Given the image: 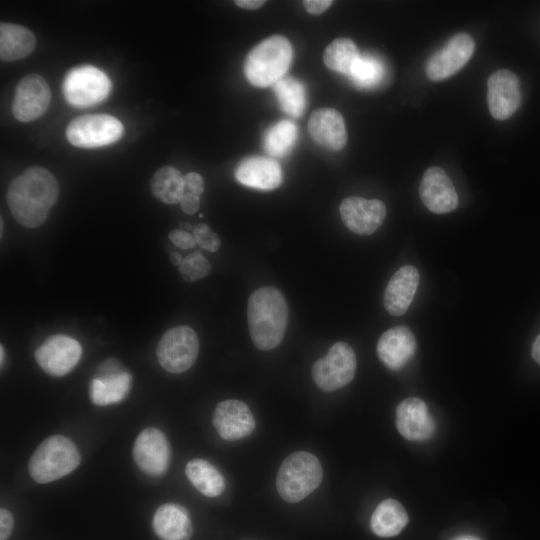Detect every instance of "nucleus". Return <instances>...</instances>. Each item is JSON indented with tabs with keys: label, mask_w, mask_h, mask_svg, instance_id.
<instances>
[{
	"label": "nucleus",
	"mask_w": 540,
	"mask_h": 540,
	"mask_svg": "<svg viewBox=\"0 0 540 540\" xmlns=\"http://www.w3.org/2000/svg\"><path fill=\"white\" fill-rule=\"evenodd\" d=\"M58 195L55 176L46 168L31 166L11 181L6 201L18 223L35 228L46 220Z\"/></svg>",
	"instance_id": "1"
},
{
	"label": "nucleus",
	"mask_w": 540,
	"mask_h": 540,
	"mask_svg": "<svg viewBox=\"0 0 540 540\" xmlns=\"http://www.w3.org/2000/svg\"><path fill=\"white\" fill-rule=\"evenodd\" d=\"M247 318L254 345L263 351L276 348L287 327L288 308L284 296L274 287L256 289L248 300Z\"/></svg>",
	"instance_id": "2"
},
{
	"label": "nucleus",
	"mask_w": 540,
	"mask_h": 540,
	"mask_svg": "<svg viewBox=\"0 0 540 540\" xmlns=\"http://www.w3.org/2000/svg\"><path fill=\"white\" fill-rule=\"evenodd\" d=\"M293 57L292 46L281 35L270 36L256 45L247 55L244 73L256 87H268L282 79Z\"/></svg>",
	"instance_id": "3"
},
{
	"label": "nucleus",
	"mask_w": 540,
	"mask_h": 540,
	"mask_svg": "<svg viewBox=\"0 0 540 540\" xmlns=\"http://www.w3.org/2000/svg\"><path fill=\"white\" fill-rule=\"evenodd\" d=\"M323 478L322 466L312 453L298 451L289 455L279 467L276 487L288 503H297L311 494Z\"/></svg>",
	"instance_id": "4"
},
{
	"label": "nucleus",
	"mask_w": 540,
	"mask_h": 540,
	"mask_svg": "<svg viewBox=\"0 0 540 540\" xmlns=\"http://www.w3.org/2000/svg\"><path fill=\"white\" fill-rule=\"evenodd\" d=\"M80 461L75 444L65 436L54 435L36 448L30 457L28 469L36 482L44 484L68 475L79 466Z\"/></svg>",
	"instance_id": "5"
},
{
	"label": "nucleus",
	"mask_w": 540,
	"mask_h": 540,
	"mask_svg": "<svg viewBox=\"0 0 540 540\" xmlns=\"http://www.w3.org/2000/svg\"><path fill=\"white\" fill-rule=\"evenodd\" d=\"M111 90V81L101 69L92 65L71 68L62 82L65 100L75 107H89L105 100Z\"/></svg>",
	"instance_id": "6"
},
{
	"label": "nucleus",
	"mask_w": 540,
	"mask_h": 540,
	"mask_svg": "<svg viewBox=\"0 0 540 540\" xmlns=\"http://www.w3.org/2000/svg\"><path fill=\"white\" fill-rule=\"evenodd\" d=\"M123 124L109 114H88L73 118L66 127V138L79 148H98L118 141Z\"/></svg>",
	"instance_id": "7"
},
{
	"label": "nucleus",
	"mask_w": 540,
	"mask_h": 540,
	"mask_svg": "<svg viewBox=\"0 0 540 540\" xmlns=\"http://www.w3.org/2000/svg\"><path fill=\"white\" fill-rule=\"evenodd\" d=\"M357 359L352 347L345 342L335 343L325 357L312 366V378L323 391H334L350 383L355 376Z\"/></svg>",
	"instance_id": "8"
},
{
	"label": "nucleus",
	"mask_w": 540,
	"mask_h": 540,
	"mask_svg": "<svg viewBox=\"0 0 540 540\" xmlns=\"http://www.w3.org/2000/svg\"><path fill=\"white\" fill-rule=\"evenodd\" d=\"M199 339L188 326H176L166 331L157 346V358L168 372L178 374L188 370L196 361Z\"/></svg>",
	"instance_id": "9"
},
{
	"label": "nucleus",
	"mask_w": 540,
	"mask_h": 540,
	"mask_svg": "<svg viewBox=\"0 0 540 540\" xmlns=\"http://www.w3.org/2000/svg\"><path fill=\"white\" fill-rule=\"evenodd\" d=\"M50 101L51 91L46 80L38 74H30L15 88L12 113L21 122L33 121L46 112Z\"/></svg>",
	"instance_id": "10"
},
{
	"label": "nucleus",
	"mask_w": 540,
	"mask_h": 540,
	"mask_svg": "<svg viewBox=\"0 0 540 540\" xmlns=\"http://www.w3.org/2000/svg\"><path fill=\"white\" fill-rule=\"evenodd\" d=\"M475 49L472 37L466 33L454 35L444 47L426 62L425 72L431 81L449 78L459 71L471 58Z\"/></svg>",
	"instance_id": "11"
},
{
	"label": "nucleus",
	"mask_w": 540,
	"mask_h": 540,
	"mask_svg": "<svg viewBox=\"0 0 540 540\" xmlns=\"http://www.w3.org/2000/svg\"><path fill=\"white\" fill-rule=\"evenodd\" d=\"M82 347L69 336L54 335L48 338L35 351L39 366L51 376H64L79 362Z\"/></svg>",
	"instance_id": "12"
},
{
	"label": "nucleus",
	"mask_w": 540,
	"mask_h": 540,
	"mask_svg": "<svg viewBox=\"0 0 540 540\" xmlns=\"http://www.w3.org/2000/svg\"><path fill=\"white\" fill-rule=\"evenodd\" d=\"M133 458L137 466L146 474L163 475L171 459V449L167 438L156 428L144 429L134 442Z\"/></svg>",
	"instance_id": "13"
},
{
	"label": "nucleus",
	"mask_w": 540,
	"mask_h": 540,
	"mask_svg": "<svg viewBox=\"0 0 540 540\" xmlns=\"http://www.w3.org/2000/svg\"><path fill=\"white\" fill-rule=\"evenodd\" d=\"M487 100L493 118H510L521 103L520 81L515 73L507 69L494 72L487 82Z\"/></svg>",
	"instance_id": "14"
},
{
	"label": "nucleus",
	"mask_w": 540,
	"mask_h": 540,
	"mask_svg": "<svg viewBox=\"0 0 540 540\" xmlns=\"http://www.w3.org/2000/svg\"><path fill=\"white\" fill-rule=\"evenodd\" d=\"M340 215L350 231L358 235H370L382 225L386 217V206L377 199L352 196L341 202Z\"/></svg>",
	"instance_id": "15"
},
{
	"label": "nucleus",
	"mask_w": 540,
	"mask_h": 540,
	"mask_svg": "<svg viewBox=\"0 0 540 540\" xmlns=\"http://www.w3.org/2000/svg\"><path fill=\"white\" fill-rule=\"evenodd\" d=\"M255 418L244 402L227 399L217 404L213 413V426L226 441L240 440L255 429Z\"/></svg>",
	"instance_id": "16"
},
{
	"label": "nucleus",
	"mask_w": 540,
	"mask_h": 540,
	"mask_svg": "<svg viewBox=\"0 0 540 540\" xmlns=\"http://www.w3.org/2000/svg\"><path fill=\"white\" fill-rule=\"evenodd\" d=\"M419 195L426 208L437 214L455 210L459 202L450 177L438 166L425 171L419 186Z\"/></svg>",
	"instance_id": "17"
},
{
	"label": "nucleus",
	"mask_w": 540,
	"mask_h": 540,
	"mask_svg": "<svg viewBox=\"0 0 540 540\" xmlns=\"http://www.w3.org/2000/svg\"><path fill=\"white\" fill-rule=\"evenodd\" d=\"M396 427L410 441H425L435 433L436 425L425 402L417 397L404 399L396 409Z\"/></svg>",
	"instance_id": "18"
},
{
	"label": "nucleus",
	"mask_w": 540,
	"mask_h": 540,
	"mask_svg": "<svg viewBox=\"0 0 540 540\" xmlns=\"http://www.w3.org/2000/svg\"><path fill=\"white\" fill-rule=\"evenodd\" d=\"M416 339L406 326H395L385 331L377 342V354L386 367L402 369L414 356Z\"/></svg>",
	"instance_id": "19"
},
{
	"label": "nucleus",
	"mask_w": 540,
	"mask_h": 540,
	"mask_svg": "<svg viewBox=\"0 0 540 540\" xmlns=\"http://www.w3.org/2000/svg\"><path fill=\"white\" fill-rule=\"evenodd\" d=\"M308 130L313 140L330 151H340L347 142L343 116L332 108H320L312 112Z\"/></svg>",
	"instance_id": "20"
},
{
	"label": "nucleus",
	"mask_w": 540,
	"mask_h": 540,
	"mask_svg": "<svg viewBox=\"0 0 540 540\" xmlns=\"http://www.w3.org/2000/svg\"><path fill=\"white\" fill-rule=\"evenodd\" d=\"M419 272L412 265L399 268L389 280L383 303L393 316L403 315L409 308L419 284Z\"/></svg>",
	"instance_id": "21"
},
{
	"label": "nucleus",
	"mask_w": 540,
	"mask_h": 540,
	"mask_svg": "<svg viewBox=\"0 0 540 540\" xmlns=\"http://www.w3.org/2000/svg\"><path fill=\"white\" fill-rule=\"evenodd\" d=\"M235 177L245 186L259 190H273L282 182V171L275 160L254 156L239 163Z\"/></svg>",
	"instance_id": "22"
},
{
	"label": "nucleus",
	"mask_w": 540,
	"mask_h": 540,
	"mask_svg": "<svg viewBox=\"0 0 540 540\" xmlns=\"http://www.w3.org/2000/svg\"><path fill=\"white\" fill-rule=\"evenodd\" d=\"M153 529L161 540H190L193 525L187 510L177 504H163L154 514Z\"/></svg>",
	"instance_id": "23"
},
{
	"label": "nucleus",
	"mask_w": 540,
	"mask_h": 540,
	"mask_svg": "<svg viewBox=\"0 0 540 540\" xmlns=\"http://www.w3.org/2000/svg\"><path fill=\"white\" fill-rule=\"evenodd\" d=\"M35 46V36L28 28L14 23H0V58L2 61L23 59L31 54Z\"/></svg>",
	"instance_id": "24"
},
{
	"label": "nucleus",
	"mask_w": 540,
	"mask_h": 540,
	"mask_svg": "<svg viewBox=\"0 0 540 540\" xmlns=\"http://www.w3.org/2000/svg\"><path fill=\"white\" fill-rule=\"evenodd\" d=\"M132 377L127 372H114L94 378L90 382L89 395L93 404L106 406L121 402L129 393Z\"/></svg>",
	"instance_id": "25"
},
{
	"label": "nucleus",
	"mask_w": 540,
	"mask_h": 540,
	"mask_svg": "<svg viewBox=\"0 0 540 540\" xmlns=\"http://www.w3.org/2000/svg\"><path fill=\"white\" fill-rule=\"evenodd\" d=\"M408 523V515L400 502L386 499L374 510L370 526L373 533L379 537L398 535Z\"/></svg>",
	"instance_id": "26"
},
{
	"label": "nucleus",
	"mask_w": 540,
	"mask_h": 540,
	"mask_svg": "<svg viewBox=\"0 0 540 540\" xmlns=\"http://www.w3.org/2000/svg\"><path fill=\"white\" fill-rule=\"evenodd\" d=\"M185 474L191 484L207 497H217L225 489V479L214 465L204 459H193L186 464Z\"/></svg>",
	"instance_id": "27"
},
{
	"label": "nucleus",
	"mask_w": 540,
	"mask_h": 540,
	"mask_svg": "<svg viewBox=\"0 0 540 540\" xmlns=\"http://www.w3.org/2000/svg\"><path fill=\"white\" fill-rule=\"evenodd\" d=\"M150 189L165 204L179 203L185 192L184 176L172 166H163L152 176Z\"/></svg>",
	"instance_id": "28"
},
{
	"label": "nucleus",
	"mask_w": 540,
	"mask_h": 540,
	"mask_svg": "<svg viewBox=\"0 0 540 540\" xmlns=\"http://www.w3.org/2000/svg\"><path fill=\"white\" fill-rule=\"evenodd\" d=\"M360 57L357 46L348 38L333 40L324 51L325 65L331 70L348 76Z\"/></svg>",
	"instance_id": "29"
},
{
	"label": "nucleus",
	"mask_w": 540,
	"mask_h": 540,
	"mask_svg": "<svg viewBox=\"0 0 540 540\" xmlns=\"http://www.w3.org/2000/svg\"><path fill=\"white\" fill-rule=\"evenodd\" d=\"M273 89L282 110L292 116L299 117L306 106L305 88L301 82L292 77H283L273 85Z\"/></svg>",
	"instance_id": "30"
},
{
	"label": "nucleus",
	"mask_w": 540,
	"mask_h": 540,
	"mask_svg": "<svg viewBox=\"0 0 540 540\" xmlns=\"http://www.w3.org/2000/svg\"><path fill=\"white\" fill-rule=\"evenodd\" d=\"M296 125L289 120H282L271 126L264 137V149L273 157L286 155L297 139Z\"/></svg>",
	"instance_id": "31"
},
{
	"label": "nucleus",
	"mask_w": 540,
	"mask_h": 540,
	"mask_svg": "<svg viewBox=\"0 0 540 540\" xmlns=\"http://www.w3.org/2000/svg\"><path fill=\"white\" fill-rule=\"evenodd\" d=\"M349 76L358 87L371 88L382 81L384 66L375 57L361 56L353 66Z\"/></svg>",
	"instance_id": "32"
},
{
	"label": "nucleus",
	"mask_w": 540,
	"mask_h": 540,
	"mask_svg": "<svg viewBox=\"0 0 540 540\" xmlns=\"http://www.w3.org/2000/svg\"><path fill=\"white\" fill-rule=\"evenodd\" d=\"M211 271V265L200 253L194 252L184 257L179 265L181 277L188 282L205 278Z\"/></svg>",
	"instance_id": "33"
},
{
	"label": "nucleus",
	"mask_w": 540,
	"mask_h": 540,
	"mask_svg": "<svg viewBox=\"0 0 540 540\" xmlns=\"http://www.w3.org/2000/svg\"><path fill=\"white\" fill-rule=\"evenodd\" d=\"M192 235L196 244L209 252H215L220 247L219 236L207 224L199 223L194 226Z\"/></svg>",
	"instance_id": "34"
},
{
	"label": "nucleus",
	"mask_w": 540,
	"mask_h": 540,
	"mask_svg": "<svg viewBox=\"0 0 540 540\" xmlns=\"http://www.w3.org/2000/svg\"><path fill=\"white\" fill-rule=\"evenodd\" d=\"M168 237L174 245L181 249H191L196 245L193 235L182 229H173Z\"/></svg>",
	"instance_id": "35"
},
{
	"label": "nucleus",
	"mask_w": 540,
	"mask_h": 540,
	"mask_svg": "<svg viewBox=\"0 0 540 540\" xmlns=\"http://www.w3.org/2000/svg\"><path fill=\"white\" fill-rule=\"evenodd\" d=\"M185 192L200 196L204 191V180L196 172H189L184 176Z\"/></svg>",
	"instance_id": "36"
},
{
	"label": "nucleus",
	"mask_w": 540,
	"mask_h": 540,
	"mask_svg": "<svg viewBox=\"0 0 540 540\" xmlns=\"http://www.w3.org/2000/svg\"><path fill=\"white\" fill-rule=\"evenodd\" d=\"M12 514L4 508L0 510V540H7L13 529Z\"/></svg>",
	"instance_id": "37"
},
{
	"label": "nucleus",
	"mask_w": 540,
	"mask_h": 540,
	"mask_svg": "<svg viewBox=\"0 0 540 540\" xmlns=\"http://www.w3.org/2000/svg\"><path fill=\"white\" fill-rule=\"evenodd\" d=\"M179 203L181 209L187 214L196 213L200 207L199 197L189 192H184Z\"/></svg>",
	"instance_id": "38"
},
{
	"label": "nucleus",
	"mask_w": 540,
	"mask_h": 540,
	"mask_svg": "<svg viewBox=\"0 0 540 540\" xmlns=\"http://www.w3.org/2000/svg\"><path fill=\"white\" fill-rule=\"evenodd\" d=\"M306 11L313 15L323 13L332 4L331 0H305L302 2Z\"/></svg>",
	"instance_id": "39"
},
{
	"label": "nucleus",
	"mask_w": 540,
	"mask_h": 540,
	"mask_svg": "<svg viewBox=\"0 0 540 540\" xmlns=\"http://www.w3.org/2000/svg\"><path fill=\"white\" fill-rule=\"evenodd\" d=\"M235 4L241 8L256 10L265 4V1L261 0H237Z\"/></svg>",
	"instance_id": "40"
},
{
	"label": "nucleus",
	"mask_w": 540,
	"mask_h": 540,
	"mask_svg": "<svg viewBox=\"0 0 540 540\" xmlns=\"http://www.w3.org/2000/svg\"><path fill=\"white\" fill-rule=\"evenodd\" d=\"M531 355L533 359L540 365V334L535 338L532 344Z\"/></svg>",
	"instance_id": "41"
},
{
	"label": "nucleus",
	"mask_w": 540,
	"mask_h": 540,
	"mask_svg": "<svg viewBox=\"0 0 540 540\" xmlns=\"http://www.w3.org/2000/svg\"><path fill=\"white\" fill-rule=\"evenodd\" d=\"M170 261L173 265H180L182 257L178 252H173L170 254Z\"/></svg>",
	"instance_id": "42"
},
{
	"label": "nucleus",
	"mask_w": 540,
	"mask_h": 540,
	"mask_svg": "<svg viewBox=\"0 0 540 540\" xmlns=\"http://www.w3.org/2000/svg\"><path fill=\"white\" fill-rule=\"evenodd\" d=\"M451 540H481L478 537L472 536V535H461L458 537H455Z\"/></svg>",
	"instance_id": "43"
},
{
	"label": "nucleus",
	"mask_w": 540,
	"mask_h": 540,
	"mask_svg": "<svg viewBox=\"0 0 540 540\" xmlns=\"http://www.w3.org/2000/svg\"><path fill=\"white\" fill-rule=\"evenodd\" d=\"M179 226H180V229H182V230H184V231H187V232H188L189 230H193L192 225L189 224V223L182 222V223L179 224Z\"/></svg>",
	"instance_id": "44"
},
{
	"label": "nucleus",
	"mask_w": 540,
	"mask_h": 540,
	"mask_svg": "<svg viewBox=\"0 0 540 540\" xmlns=\"http://www.w3.org/2000/svg\"><path fill=\"white\" fill-rule=\"evenodd\" d=\"M0 353H1V365L3 364V360H4V349H3V346L1 345V350H0Z\"/></svg>",
	"instance_id": "45"
},
{
	"label": "nucleus",
	"mask_w": 540,
	"mask_h": 540,
	"mask_svg": "<svg viewBox=\"0 0 540 540\" xmlns=\"http://www.w3.org/2000/svg\"><path fill=\"white\" fill-rule=\"evenodd\" d=\"M2 231H3V220L1 219V234H2Z\"/></svg>",
	"instance_id": "46"
}]
</instances>
